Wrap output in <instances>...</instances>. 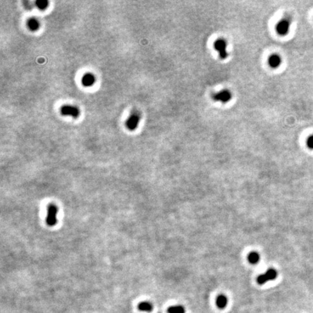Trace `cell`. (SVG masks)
I'll list each match as a JSON object with an SVG mask.
<instances>
[{
    "label": "cell",
    "instance_id": "2e32d148",
    "mask_svg": "<svg viewBox=\"0 0 313 313\" xmlns=\"http://www.w3.org/2000/svg\"><path fill=\"white\" fill-rule=\"evenodd\" d=\"M307 146L310 150H313V135H311L307 139Z\"/></svg>",
    "mask_w": 313,
    "mask_h": 313
},
{
    "label": "cell",
    "instance_id": "7a4b0ae2",
    "mask_svg": "<svg viewBox=\"0 0 313 313\" xmlns=\"http://www.w3.org/2000/svg\"><path fill=\"white\" fill-rule=\"evenodd\" d=\"M291 21L289 18H283L277 22L276 26V31L278 35L286 36L289 32L290 28H291Z\"/></svg>",
    "mask_w": 313,
    "mask_h": 313
},
{
    "label": "cell",
    "instance_id": "8fae6325",
    "mask_svg": "<svg viewBox=\"0 0 313 313\" xmlns=\"http://www.w3.org/2000/svg\"><path fill=\"white\" fill-rule=\"evenodd\" d=\"M27 25L28 28H29L30 30H31V31H36V30H38V28H39V26H40L39 25V20H38L37 19L33 18H30L29 20H28Z\"/></svg>",
    "mask_w": 313,
    "mask_h": 313
},
{
    "label": "cell",
    "instance_id": "3957f363",
    "mask_svg": "<svg viewBox=\"0 0 313 313\" xmlns=\"http://www.w3.org/2000/svg\"><path fill=\"white\" fill-rule=\"evenodd\" d=\"M233 94L231 91L229 89H222L221 91L213 94L212 95V99L215 101H219L221 103H228L231 100Z\"/></svg>",
    "mask_w": 313,
    "mask_h": 313
},
{
    "label": "cell",
    "instance_id": "5bb4252c",
    "mask_svg": "<svg viewBox=\"0 0 313 313\" xmlns=\"http://www.w3.org/2000/svg\"><path fill=\"white\" fill-rule=\"evenodd\" d=\"M265 276H266L267 280H268V281H269V280H275V279L276 278L277 276H278V272H277L275 269L270 268V269L267 270L266 272L265 273Z\"/></svg>",
    "mask_w": 313,
    "mask_h": 313
},
{
    "label": "cell",
    "instance_id": "7c38bea8",
    "mask_svg": "<svg viewBox=\"0 0 313 313\" xmlns=\"http://www.w3.org/2000/svg\"><path fill=\"white\" fill-rule=\"evenodd\" d=\"M138 308L139 310L143 311V312H151L153 309V306L148 301H142L139 304Z\"/></svg>",
    "mask_w": 313,
    "mask_h": 313
},
{
    "label": "cell",
    "instance_id": "52a82bcc",
    "mask_svg": "<svg viewBox=\"0 0 313 313\" xmlns=\"http://www.w3.org/2000/svg\"><path fill=\"white\" fill-rule=\"evenodd\" d=\"M267 63L270 67L272 68H278L282 63V58L278 54H272L268 57Z\"/></svg>",
    "mask_w": 313,
    "mask_h": 313
},
{
    "label": "cell",
    "instance_id": "30bf717a",
    "mask_svg": "<svg viewBox=\"0 0 313 313\" xmlns=\"http://www.w3.org/2000/svg\"><path fill=\"white\" fill-rule=\"evenodd\" d=\"M260 260V256L257 252H252L248 254V261L251 264H257Z\"/></svg>",
    "mask_w": 313,
    "mask_h": 313
},
{
    "label": "cell",
    "instance_id": "9a60e30c",
    "mask_svg": "<svg viewBox=\"0 0 313 313\" xmlns=\"http://www.w3.org/2000/svg\"><path fill=\"white\" fill-rule=\"evenodd\" d=\"M48 1H45V0H39V1L36 2V5L39 9H45L48 7Z\"/></svg>",
    "mask_w": 313,
    "mask_h": 313
},
{
    "label": "cell",
    "instance_id": "277c9868",
    "mask_svg": "<svg viewBox=\"0 0 313 313\" xmlns=\"http://www.w3.org/2000/svg\"><path fill=\"white\" fill-rule=\"evenodd\" d=\"M141 116L140 114L137 112H133L131 113V115L129 116V118H128L127 120H126V125L127 129L130 130V131H133L137 128L138 126L139 121H140Z\"/></svg>",
    "mask_w": 313,
    "mask_h": 313
},
{
    "label": "cell",
    "instance_id": "4fadbf2b",
    "mask_svg": "<svg viewBox=\"0 0 313 313\" xmlns=\"http://www.w3.org/2000/svg\"><path fill=\"white\" fill-rule=\"evenodd\" d=\"M168 313H185L184 307L181 305H175V306L170 307L167 310Z\"/></svg>",
    "mask_w": 313,
    "mask_h": 313
},
{
    "label": "cell",
    "instance_id": "6da1fadb",
    "mask_svg": "<svg viewBox=\"0 0 313 313\" xmlns=\"http://www.w3.org/2000/svg\"><path fill=\"white\" fill-rule=\"evenodd\" d=\"M215 50L218 52L219 57L221 60L227 59L229 57V52H228V42L225 39L220 38L216 39L213 44Z\"/></svg>",
    "mask_w": 313,
    "mask_h": 313
},
{
    "label": "cell",
    "instance_id": "ba28073f",
    "mask_svg": "<svg viewBox=\"0 0 313 313\" xmlns=\"http://www.w3.org/2000/svg\"><path fill=\"white\" fill-rule=\"evenodd\" d=\"M82 84L85 86H91L95 83V77L91 73H86L82 78Z\"/></svg>",
    "mask_w": 313,
    "mask_h": 313
},
{
    "label": "cell",
    "instance_id": "9c48e42d",
    "mask_svg": "<svg viewBox=\"0 0 313 313\" xmlns=\"http://www.w3.org/2000/svg\"><path fill=\"white\" fill-rule=\"evenodd\" d=\"M216 304L220 309H224L228 304V298L226 296L220 294L216 299Z\"/></svg>",
    "mask_w": 313,
    "mask_h": 313
},
{
    "label": "cell",
    "instance_id": "5b68a950",
    "mask_svg": "<svg viewBox=\"0 0 313 313\" xmlns=\"http://www.w3.org/2000/svg\"><path fill=\"white\" fill-rule=\"evenodd\" d=\"M57 212V208L54 205H51L48 207V215L46 219L47 225L50 226H53L57 222L56 215Z\"/></svg>",
    "mask_w": 313,
    "mask_h": 313
},
{
    "label": "cell",
    "instance_id": "8992f818",
    "mask_svg": "<svg viewBox=\"0 0 313 313\" xmlns=\"http://www.w3.org/2000/svg\"><path fill=\"white\" fill-rule=\"evenodd\" d=\"M61 113L63 115L72 116L73 118H76L79 115V110L76 107L71 106V105H64L61 107Z\"/></svg>",
    "mask_w": 313,
    "mask_h": 313
}]
</instances>
